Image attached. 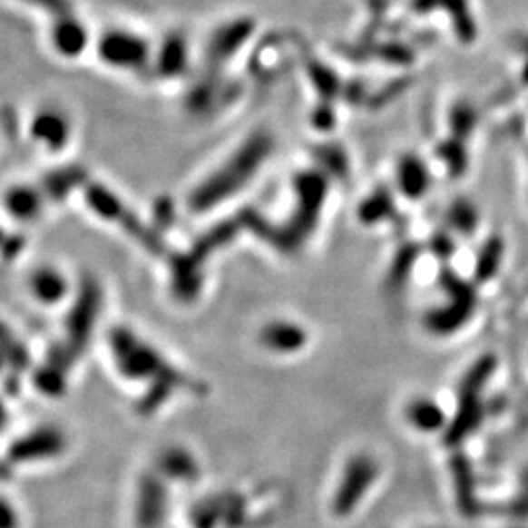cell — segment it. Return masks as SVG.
Instances as JSON below:
<instances>
[{"instance_id":"cell-24","label":"cell","mask_w":528,"mask_h":528,"mask_svg":"<svg viewBox=\"0 0 528 528\" xmlns=\"http://www.w3.org/2000/svg\"><path fill=\"white\" fill-rule=\"evenodd\" d=\"M448 218H450V223L455 225V230H458L464 235L472 233V230H475V225H477L475 208L470 202H464V200H460V202L452 206Z\"/></svg>"},{"instance_id":"cell-7","label":"cell","mask_w":528,"mask_h":528,"mask_svg":"<svg viewBox=\"0 0 528 528\" xmlns=\"http://www.w3.org/2000/svg\"><path fill=\"white\" fill-rule=\"evenodd\" d=\"M448 290L452 294V304L446 308H440L429 313L426 318V329L433 331L435 335H450L466 323L472 316L474 308V296L468 290L466 284H462L456 279H450L446 282Z\"/></svg>"},{"instance_id":"cell-9","label":"cell","mask_w":528,"mask_h":528,"mask_svg":"<svg viewBox=\"0 0 528 528\" xmlns=\"http://www.w3.org/2000/svg\"><path fill=\"white\" fill-rule=\"evenodd\" d=\"M100 55L110 65L137 69L147 61V45L133 34L110 32L100 42Z\"/></svg>"},{"instance_id":"cell-16","label":"cell","mask_w":528,"mask_h":528,"mask_svg":"<svg viewBox=\"0 0 528 528\" xmlns=\"http://www.w3.org/2000/svg\"><path fill=\"white\" fill-rule=\"evenodd\" d=\"M34 135L52 149H61L69 140V123L57 112H45L34 120Z\"/></svg>"},{"instance_id":"cell-8","label":"cell","mask_w":528,"mask_h":528,"mask_svg":"<svg viewBox=\"0 0 528 528\" xmlns=\"http://www.w3.org/2000/svg\"><path fill=\"white\" fill-rule=\"evenodd\" d=\"M81 294L83 296L79 298L77 304H74L67 321L69 341H67L65 350L73 358H77L79 352L84 350V347L88 345V338H91L93 327H94V319L98 316L100 296L96 294L94 288L88 286Z\"/></svg>"},{"instance_id":"cell-23","label":"cell","mask_w":528,"mask_h":528,"mask_svg":"<svg viewBox=\"0 0 528 528\" xmlns=\"http://www.w3.org/2000/svg\"><path fill=\"white\" fill-rule=\"evenodd\" d=\"M501 253H503V245L497 237L485 243L480 255V262H477V279L487 280L489 276L495 274L499 260H501Z\"/></svg>"},{"instance_id":"cell-30","label":"cell","mask_w":528,"mask_h":528,"mask_svg":"<svg viewBox=\"0 0 528 528\" xmlns=\"http://www.w3.org/2000/svg\"><path fill=\"white\" fill-rule=\"evenodd\" d=\"M26 3L37 5V6H44V8H52V10H59L61 15H69V3L67 0H26Z\"/></svg>"},{"instance_id":"cell-11","label":"cell","mask_w":528,"mask_h":528,"mask_svg":"<svg viewBox=\"0 0 528 528\" xmlns=\"http://www.w3.org/2000/svg\"><path fill=\"white\" fill-rule=\"evenodd\" d=\"M157 470L165 480H176L184 484H192L200 474V466L194 455L182 446H167L165 450H161L157 458Z\"/></svg>"},{"instance_id":"cell-14","label":"cell","mask_w":528,"mask_h":528,"mask_svg":"<svg viewBox=\"0 0 528 528\" xmlns=\"http://www.w3.org/2000/svg\"><path fill=\"white\" fill-rule=\"evenodd\" d=\"M54 42L63 55L74 57L79 55L86 45V32L77 20L65 15L55 24Z\"/></svg>"},{"instance_id":"cell-32","label":"cell","mask_w":528,"mask_h":528,"mask_svg":"<svg viewBox=\"0 0 528 528\" xmlns=\"http://www.w3.org/2000/svg\"><path fill=\"white\" fill-rule=\"evenodd\" d=\"M5 425H6V409L3 404H0V429H3Z\"/></svg>"},{"instance_id":"cell-27","label":"cell","mask_w":528,"mask_h":528,"mask_svg":"<svg viewBox=\"0 0 528 528\" xmlns=\"http://www.w3.org/2000/svg\"><path fill=\"white\" fill-rule=\"evenodd\" d=\"M440 149L448 151V153H443V151H440L438 155H440V159H445L448 162L452 174H462L464 167H466V155H464L462 145L460 143H446Z\"/></svg>"},{"instance_id":"cell-25","label":"cell","mask_w":528,"mask_h":528,"mask_svg":"<svg viewBox=\"0 0 528 528\" xmlns=\"http://www.w3.org/2000/svg\"><path fill=\"white\" fill-rule=\"evenodd\" d=\"M0 348H3V358H6L12 367L15 368H24L28 364V355L24 347L16 341V338H12L6 329L0 327Z\"/></svg>"},{"instance_id":"cell-21","label":"cell","mask_w":528,"mask_h":528,"mask_svg":"<svg viewBox=\"0 0 528 528\" xmlns=\"http://www.w3.org/2000/svg\"><path fill=\"white\" fill-rule=\"evenodd\" d=\"M249 28H250L249 22H237L225 32H221L216 37V42H213V54H216L218 57H221L223 54H231L233 49L241 45V42L249 34Z\"/></svg>"},{"instance_id":"cell-15","label":"cell","mask_w":528,"mask_h":528,"mask_svg":"<svg viewBox=\"0 0 528 528\" xmlns=\"http://www.w3.org/2000/svg\"><path fill=\"white\" fill-rule=\"evenodd\" d=\"M413 6L419 12L433 10L436 6H445L446 10H450V15L456 24V30L460 32L464 40H472V37L475 35V22L470 16L466 0H413Z\"/></svg>"},{"instance_id":"cell-1","label":"cell","mask_w":528,"mask_h":528,"mask_svg":"<svg viewBox=\"0 0 528 528\" xmlns=\"http://www.w3.org/2000/svg\"><path fill=\"white\" fill-rule=\"evenodd\" d=\"M110 348L125 378L151 380L153 384H167L176 389L198 392L194 380L172 368L153 347H149L128 329H114L110 333Z\"/></svg>"},{"instance_id":"cell-6","label":"cell","mask_w":528,"mask_h":528,"mask_svg":"<svg viewBox=\"0 0 528 528\" xmlns=\"http://www.w3.org/2000/svg\"><path fill=\"white\" fill-rule=\"evenodd\" d=\"M67 448V438L55 426H42L28 435L16 438L8 448V462H37L63 455Z\"/></svg>"},{"instance_id":"cell-35","label":"cell","mask_w":528,"mask_h":528,"mask_svg":"<svg viewBox=\"0 0 528 528\" xmlns=\"http://www.w3.org/2000/svg\"><path fill=\"white\" fill-rule=\"evenodd\" d=\"M0 364H3V360H0Z\"/></svg>"},{"instance_id":"cell-19","label":"cell","mask_w":528,"mask_h":528,"mask_svg":"<svg viewBox=\"0 0 528 528\" xmlns=\"http://www.w3.org/2000/svg\"><path fill=\"white\" fill-rule=\"evenodd\" d=\"M6 208L16 220H34L42 210V196L32 188L20 186L8 192Z\"/></svg>"},{"instance_id":"cell-12","label":"cell","mask_w":528,"mask_h":528,"mask_svg":"<svg viewBox=\"0 0 528 528\" xmlns=\"http://www.w3.org/2000/svg\"><path fill=\"white\" fill-rule=\"evenodd\" d=\"M452 475H455L456 487V503L460 511L466 517H474L477 513V497H475V477L472 472L470 462L462 455L452 458Z\"/></svg>"},{"instance_id":"cell-18","label":"cell","mask_w":528,"mask_h":528,"mask_svg":"<svg viewBox=\"0 0 528 528\" xmlns=\"http://www.w3.org/2000/svg\"><path fill=\"white\" fill-rule=\"evenodd\" d=\"M65 290L67 284L63 280V276L52 269L37 270L32 276V292L45 304H55V301L65 296Z\"/></svg>"},{"instance_id":"cell-29","label":"cell","mask_w":528,"mask_h":528,"mask_svg":"<svg viewBox=\"0 0 528 528\" xmlns=\"http://www.w3.org/2000/svg\"><path fill=\"white\" fill-rule=\"evenodd\" d=\"M20 517L12 503L5 497H0V528H18Z\"/></svg>"},{"instance_id":"cell-31","label":"cell","mask_w":528,"mask_h":528,"mask_svg":"<svg viewBox=\"0 0 528 528\" xmlns=\"http://www.w3.org/2000/svg\"><path fill=\"white\" fill-rule=\"evenodd\" d=\"M435 250H436L438 255H445V257H446V255L452 253V243L448 241L446 237H445V239H443V237H438L436 241H435Z\"/></svg>"},{"instance_id":"cell-3","label":"cell","mask_w":528,"mask_h":528,"mask_svg":"<svg viewBox=\"0 0 528 528\" xmlns=\"http://www.w3.org/2000/svg\"><path fill=\"white\" fill-rule=\"evenodd\" d=\"M497 367L494 355H485L477 360L474 367L464 376L458 387V406L456 413L445 429V443L448 446H456L462 440H466L472 431L477 429L484 417L482 394L484 386L492 378Z\"/></svg>"},{"instance_id":"cell-5","label":"cell","mask_w":528,"mask_h":528,"mask_svg":"<svg viewBox=\"0 0 528 528\" xmlns=\"http://www.w3.org/2000/svg\"><path fill=\"white\" fill-rule=\"evenodd\" d=\"M169 514V492L159 472L145 474L137 485L135 521L137 528H161Z\"/></svg>"},{"instance_id":"cell-2","label":"cell","mask_w":528,"mask_h":528,"mask_svg":"<svg viewBox=\"0 0 528 528\" xmlns=\"http://www.w3.org/2000/svg\"><path fill=\"white\" fill-rule=\"evenodd\" d=\"M270 151V140L267 135H255L253 140L243 145V149L221 169L216 172L211 179L202 186L198 188L192 206L196 210H208L220 204L223 198H228L233 194L237 188H241L250 176L255 174L260 162L267 159Z\"/></svg>"},{"instance_id":"cell-13","label":"cell","mask_w":528,"mask_h":528,"mask_svg":"<svg viewBox=\"0 0 528 528\" xmlns=\"http://www.w3.org/2000/svg\"><path fill=\"white\" fill-rule=\"evenodd\" d=\"M406 419L423 433H435L440 431L446 425V415L440 409L433 399L417 397L407 404L406 407Z\"/></svg>"},{"instance_id":"cell-20","label":"cell","mask_w":528,"mask_h":528,"mask_svg":"<svg viewBox=\"0 0 528 528\" xmlns=\"http://www.w3.org/2000/svg\"><path fill=\"white\" fill-rule=\"evenodd\" d=\"M184 65H186V45L181 37H172V40L167 42L165 49H162L159 67L162 74H172L181 73Z\"/></svg>"},{"instance_id":"cell-10","label":"cell","mask_w":528,"mask_h":528,"mask_svg":"<svg viewBox=\"0 0 528 528\" xmlns=\"http://www.w3.org/2000/svg\"><path fill=\"white\" fill-rule=\"evenodd\" d=\"M260 343L269 350L290 355L306 347L308 333L304 327L292 321H272L260 331Z\"/></svg>"},{"instance_id":"cell-34","label":"cell","mask_w":528,"mask_h":528,"mask_svg":"<svg viewBox=\"0 0 528 528\" xmlns=\"http://www.w3.org/2000/svg\"><path fill=\"white\" fill-rule=\"evenodd\" d=\"M0 241H3V235H0Z\"/></svg>"},{"instance_id":"cell-4","label":"cell","mask_w":528,"mask_h":528,"mask_svg":"<svg viewBox=\"0 0 528 528\" xmlns=\"http://www.w3.org/2000/svg\"><path fill=\"white\" fill-rule=\"evenodd\" d=\"M376 477H378V462L370 455H355L348 458L331 503L337 517L352 514L372 489Z\"/></svg>"},{"instance_id":"cell-17","label":"cell","mask_w":528,"mask_h":528,"mask_svg":"<svg viewBox=\"0 0 528 528\" xmlns=\"http://www.w3.org/2000/svg\"><path fill=\"white\" fill-rule=\"evenodd\" d=\"M399 186L409 198H419L429 186V172L417 157H406L399 162Z\"/></svg>"},{"instance_id":"cell-33","label":"cell","mask_w":528,"mask_h":528,"mask_svg":"<svg viewBox=\"0 0 528 528\" xmlns=\"http://www.w3.org/2000/svg\"><path fill=\"white\" fill-rule=\"evenodd\" d=\"M8 474H10V472H8V468L5 466L3 462H0V477H8Z\"/></svg>"},{"instance_id":"cell-28","label":"cell","mask_w":528,"mask_h":528,"mask_svg":"<svg viewBox=\"0 0 528 528\" xmlns=\"http://www.w3.org/2000/svg\"><path fill=\"white\" fill-rule=\"evenodd\" d=\"M475 125V112L468 106H458L452 114V128L458 135H466Z\"/></svg>"},{"instance_id":"cell-26","label":"cell","mask_w":528,"mask_h":528,"mask_svg":"<svg viewBox=\"0 0 528 528\" xmlns=\"http://www.w3.org/2000/svg\"><path fill=\"white\" fill-rule=\"evenodd\" d=\"M389 210V194L386 191L382 192H376L374 196H370L367 202L362 204L360 210V220L372 223V221H378L382 218H386V213Z\"/></svg>"},{"instance_id":"cell-22","label":"cell","mask_w":528,"mask_h":528,"mask_svg":"<svg viewBox=\"0 0 528 528\" xmlns=\"http://www.w3.org/2000/svg\"><path fill=\"white\" fill-rule=\"evenodd\" d=\"M35 384L47 396H59L65 389V370L49 362L35 374Z\"/></svg>"}]
</instances>
